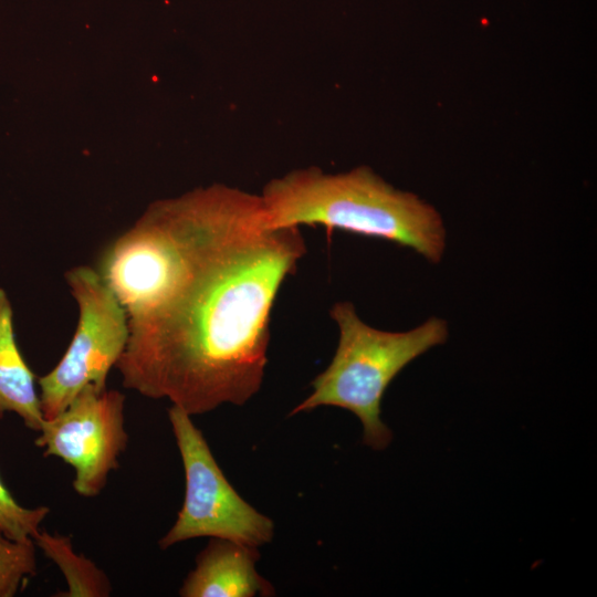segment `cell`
Listing matches in <instances>:
<instances>
[{
    "label": "cell",
    "mask_w": 597,
    "mask_h": 597,
    "mask_svg": "<svg viewBox=\"0 0 597 597\" xmlns=\"http://www.w3.org/2000/svg\"><path fill=\"white\" fill-rule=\"evenodd\" d=\"M305 253L300 228H266L260 195L220 184L176 280L128 318L123 386L190 416L244 405L263 383L277 292Z\"/></svg>",
    "instance_id": "obj_1"
},
{
    "label": "cell",
    "mask_w": 597,
    "mask_h": 597,
    "mask_svg": "<svg viewBox=\"0 0 597 597\" xmlns=\"http://www.w3.org/2000/svg\"><path fill=\"white\" fill-rule=\"evenodd\" d=\"M260 197L266 228L347 231L410 248L431 263L444 253L446 229L436 208L368 166L338 174L296 169L266 182Z\"/></svg>",
    "instance_id": "obj_2"
},
{
    "label": "cell",
    "mask_w": 597,
    "mask_h": 597,
    "mask_svg": "<svg viewBox=\"0 0 597 597\" xmlns=\"http://www.w3.org/2000/svg\"><path fill=\"white\" fill-rule=\"evenodd\" d=\"M329 313L339 329L336 352L290 416L321 406L349 410L363 425V442L384 450L392 438L380 417L386 389L412 360L446 343L448 325L433 316L410 331L386 332L363 322L347 301L335 303Z\"/></svg>",
    "instance_id": "obj_3"
},
{
    "label": "cell",
    "mask_w": 597,
    "mask_h": 597,
    "mask_svg": "<svg viewBox=\"0 0 597 597\" xmlns=\"http://www.w3.org/2000/svg\"><path fill=\"white\" fill-rule=\"evenodd\" d=\"M76 302L77 324L59 363L38 379L44 419L63 411L87 386L106 388L129 335L128 317L95 268L75 265L64 273Z\"/></svg>",
    "instance_id": "obj_4"
},
{
    "label": "cell",
    "mask_w": 597,
    "mask_h": 597,
    "mask_svg": "<svg viewBox=\"0 0 597 597\" xmlns=\"http://www.w3.org/2000/svg\"><path fill=\"white\" fill-rule=\"evenodd\" d=\"M168 418L184 465L186 491L177 520L159 540V547L166 549L197 537L230 540L256 548L271 542L273 521L229 483L191 416L171 406Z\"/></svg>",
    "instance_id": "obj_5"
},
{
    "label": "cell",
    "mask_w": 597,
    "mask_h": 597,
    "mask_svg": "<svg viewBox=\"0 0 597 597\" xmlns=\"http://www.w3.org/2000/svg\"><path fill=\"white\" fill-rule=\"evenodd\" d=\"M124 406L123 392L87 386L38 431L35 446L73 468V489L81 496H97L119 467L128 443Z\"/></svg>",
    "instance_id": "obj_6"
},
{
    "label": "cell",
    "mask_w": 597,
    "mask_h": 597,
    "mask_svg": "<svg viewBox=\"0 0 597 597\" xmlns=\"http://www.w3.org/2000/svg\"><path fill=\"white\" fill-rule=\"evenodd\" d=\"M256 547L210 538L179 590L182 597H253L274 595L273 586L255 569Z\"/></svg>",
    "instance_id": "obj_7"
},
{
    "label": "cell",
    "mask_w": 597,
    "mask_h": 597,
    "mask_svg": "<svg viewBox=\"0 0 597 597\" xmlns=\"http://www.w3.org/2000/svg\"><path fill=\"white\" fill-rule=\"evenodd\" d=\"M6 412L17 413L27 428L36 432L44 420L35 376L18 347L12 306L0 287V418Z\"/></svg>",
    "instance_id": "obj_8"
},
{
    "label": "cell",
    "mask_w": 597,
    "mask_h": 597,
    "mask_svg": "<svg viewBox=\"0 0 597 597\" xmlns=\"http://www.w3.org/2000/svg\"><path fill=\"white\" fill-rule=\"evenodd\" d=\"M33 542L61 570L66 582L64 597H106L112 585L106 574L93 561L77 554L71 538L40 530Z\"/></svg>",
    "instance_id": "obj_9"
},
{
    "label": "cell",
    "mask_w": 597,
    "mask_h": 597,
    "mask_svg": "<svg viewBox=\"0 0 597 597\" xmlns=\"http://www.w3.org/2000/svg\"><path fill=\"white\" fill-rule=\"evenodd\" d=\"M35 573L34 542L15 541L0 532V597H13Z\"/></svg>",
    "instance_id": "obj_10"
},
{
    "label": "cell",
    "mask_w": 597,
    "mask_h": 597,
    "mask_svg": "<svg viewBox=\"0 0 597 597\" xmlns=\"http://www.w3.org/2000/svg\"><path fill=\"white\" fill-rule=\"evenodd\" d=\"M50 509L18 503L0 478V532L15 541H33Z\"/></svg>",
    "instance_id": "obj_11"
}]
</instances>
